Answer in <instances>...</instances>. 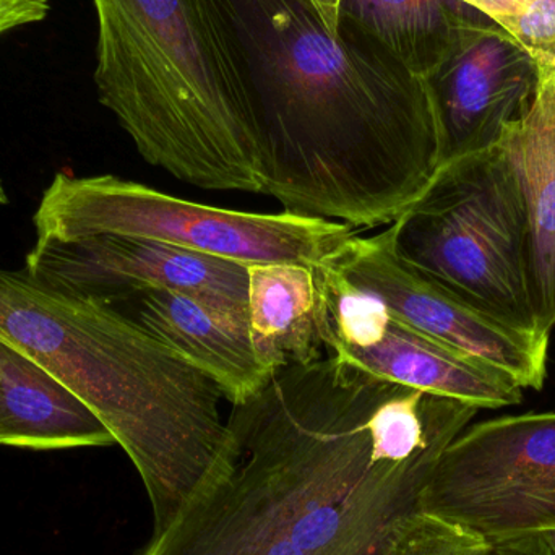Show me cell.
<instances>
[{"instance_id":"4fadbf2b","label":"cell","mask_w":555,"mask_h":555,"mask_svg":"<svg viewBox=\"0 0 555 555\" xmlns=\"http://www.w3.org/2000/svg\"><path fill=\"white\" fill-rule=\"evenodd\" d=\"M135 299V319L211 378L231 404L249 400L272 377L254 348L249 320L172 291H152Z\"/></svg>"},{"instance_id":"9a60e30c","label":"cell","mask_w":555,"mask_h":555,"mask_svg":"<svg viewBox=\"0 0 555 555\" xmlns=\"http://www.w3.org/2000/svg\"><path fill=\"white\" fill-rule=\"evenodd\" d=\"M339 20L420 78L440 67L476 29L494 23L463 0H341Z\"/></svg>"},{"instance_id":"8fae6325","label":"cell","mask_w":555,"mask_h":555,"mask_svg":"<svg viewBox=\"0 0 555 555\" xmlns=\"http://www.w3.org/2000/svg\"><path fill=\"white\" fill-rule=\"evenodd\" d=\"M540 77L537 59L495 23L476 29L423 78L436 120L439 168L494 149L530 109Z\"/></svg>"},{"instance_id":"7a4b0ae2","label":"cell","mask_w":555,"mask_h":555,"mask_svg":"<svg viewBox=\"0 0 555 555\" xmlns=\"http://www.w3.org/2000/svg\"><path fill=\"white\" fill-rule=\"evenodd\" d=\"M284 211L388 227L439 169L423 78L310 0H197Z\"/></svg>"},{"instance_id":"ba28073f","label":"cell","mask_w":555,"mask_h":555,"mask_svg":"<svg viewBox=\"0 0 555 555\" xmlns=\"http://www.w3.org/2000/svg\"><path fill=\"white\" fill-rule=\"evenodd\" d=\"M313 272L317 326L326 354L374 377L455 398L479 410L524 401L525 388L511 375L408 325L328 260Z\"/></svg>"},{"instance_id":"ffe728a7","label":"cell","mask_w":555,"mask_h":555,"mask_svg":"<svg viewBox=\"0 0 555 555\" xmlns=\"http://www.w3.org/2000/svg\"><path fill=\"white\" fill-rule=\"evenodd\" d=\"M488 555H553L543 534L489 543Z\"/></svg>"},{"instance_id":"5bb4252c","label":"cell","mask_w":555,"mask_h":555,"mask_svg":"<svg viewBox=\"0 0 555 555\" xmlns=\"http://www.w3.org/2000/svg\"><path fill=\"white\" fill-rule=\"evenodd\" d=\"M114 443L113 434L83 401L0 338V446L62 450Z\"/></svg>"},{"instance_id":"7402d4cb","label":"cell","mask_w":555,"mask_h":555,"mask_svg":"<svg viewBox=\"0 0 555 555\" xmlns=\"http://www.w3.org/2000/svg\"><path fill=\"white\" fill-rule=\"evenodd\" d=\"M544 541H546L547 546H550L551 553L555 555V531H550V533L543 534Z\"/></svg>"},{"instance_id":"6da1fadb","label":"cell","mask_w":555,"mask_h":555,"mask_svg":"<svg viewBox=\"0 0 555 555\" xmlns=\"http://www.w3.org/2000/svg\"><path fill=\"white\" fill-rule=\"evenodd\" d=\"M479 408L326 354L233 404L223 449L137 555H382Z\"/></svg>"},{"instance_id":"cb8c5ba5","label":"cell","mask_w":555,"mask_h":555,"mask_svg":"<svg viewBox=\"0 0 555 555\" xmlns=\"http://www.w3.org/2000/svg\"><path fill=\"white\" fill-rule=\"evenodd\" d=\"M463 2L469 3V5L476 7V3H478V0H463Z\"/></svg>"},{"instance_id":"d6986e66","label":"cell","mask_w":555,"mask_h":555,"mask_svg":"<svg viewBox=\"0 0 555 555\" xmlns=\"http://www.w3.org/2000/svg\"><path fill=\"white\" fill-rule=\"evenodd\" d=\"M49 10L51 0H0V38L12 29L42 22Z\"/></svg>"},{"instance_id":"8992f818","label":"cell","mask_w":555,"mask_h":555,"mask_svg":"<svg viewBox=\"0 0 555 555\" xmlns=\"http://www.w3.org/2000/svg\"><path fill=\"white\" fill-rule=\"evenodd\" d=\"M36 241L113 234L156 241L243 266L293 263L315 269L354 230L322 218L249 214L195 204L116 176L59 172L33 217Z\"/></svg>"},{"instance_id":"52a82bcc","label":"cell","mask_w":555,"mask_h":555,"mask_svg":"<svg viewBox=\"0 0 555 555\" xmlns=\"http://www.w3.org/2000/svg\"><path fill=\"white\" fill-rule=\"evenodd\" d=\"M417 511L488 543L555 531V411L469 424L440 456Z\"/></svg>"},{"instance_id":"ac0fdd59","label":"cell","mask_w":555,"mask_h":555,"mask_svg":"<svg viewBox=\"0 0 555 555\" xmlns=\"http://www.w3.org/2000/svg\"><path fill=\"white\" fill-rule=\"evenodd\" d=\"M489 543L459 525L414 512L391 534L382 555H488Z\"/></svg>"},{"instance_id":"e0dca14e","label":"cell","mask_w":555,"mask_h":555,"mask_svg":"<svg viewBox=\"0 0 555 555\" xmlns=\"http://www.w3.org/2000/svg\"><path fill=\"white\" fill-rule=\"evenodd\" d=\"M481 10L540 65L555 62V0H478Z\"/></svg>"},{"instance_id":"5b68a950","label":"cell","mask_w":555,"mask_h":555,"mask_svg":"<svg viewBox=\"0 0 555 555\" xmlns=\"http://www.w3.org/2000/svg\"><path fill=\"white\" fill-rule=\"evenodd\" d=\"M388 230L411 269L498 322L543 336L528 294L524 198L499 143L440 166Z\"/></svg>"},{"instance_id":"2e32d148","label":"cell","mask_w":555,"mask_h":555,"mask_svg":"<svg viewBox=\"0 0 555 555\" xmlns=\"http://www.w3.org/2000/svg\"><path fill=\"white\" fill-rule=\"evenodd\" d=\"M249 270L250 338L270 374L325 358L317 326L315 272L293 263H257Z\"/></svg>"},{"instance_id":"3957f363","label":"cell","mask_w":555,"mask_h":555,"mask_svg":"<svg viewBox=\"0 0 555 555\" xmlns=\"http://www.w3.org/2000/svg\"><path fill=\"white\" fill-rule=\"evenodd\" d=\"M0 338L35 359L113 434L165 530L227 440L223 391L116 304L0 269Z\"/></svg>"},{"instance_id":"7c38bea8","label":"cell","mask_w":555,"mask_h":555,"mask_svg":"<svg viewBox=\"0 0 555 555\" xmlns=\"http://www.w3.org/2000/svg\"><path fill=\"white\" fill-rule=\"evenodd\" d=\"M537 96L502 137L517 175L527 220V284L538 332L555 326V70L540 65Z\"/></svg>"},{"instance_id":"277c9868","label":"cell","mask_w":555,"mask_h":555,"mask_svg":"<svg viewBox=\"0 0 555 555\" xmlns=\"http://www.w3.org/2000/svg\"><path fill=\"white\" fill-rule=\"evenodd\" d=\"M100 103L149 165L208 191L263 194L253 127L197 0H91Z\"/></svg>"},{"instance_id":"44dd1931","label":"cell","mask_w":555,"mask_h":555,"mask_svg":"<svg viewBox=\"0 0 555 555\" xmlns=\"http://www.w3.org/2000/svg\"><path fill=\"white\" fill-rule=\"evenodd\" d=\"M332 35H338L341 0H310Z\"/></svg>"},{"instance_id":"603a6c76","label":"cell","mask_w":555,"mask_h":555,"mask_svg":"<svg viewBox=\"0 0 555 555\" xmlns=\"http://www.w3.org/2000/svg\"><path fill=\"white\" fill-rule=\"evenodd\" d=\"M9 204V197H7L5 189H3L2 181H0V205Z\"/></svg>"},{"instance_id":"30bf717a","label":"cell","mask_w":555,"mask_h":555,"mask_svg":"<svg viewBox=\"0 0 555 555\" xmlns=\"http://www.w3.org/2000/svg\"><path fill=\"white\" fill-rule=\"evenodd\" d=\"M326 260L408 325L495 365L525 390L544 387L550 338L511 328L411 269L395 253L388 227L371 237L354 234Z\"/></svg>"},{"instance_id":"9c48e42d","label":"cell","mask_w":555,"mask_h":555,"mask_svg":"<svg viewBox=\"0 0 555 555\" xmlns=\"http://www.w3.org/2000/svg\"><path fill=\"white\" fill-rule=\"evenodd\" d=\"M25 270L52 289L107 302L172 291L249 320L247 266L156 241L113 234L36 241Z\"/></svg>"}]
</instances>
